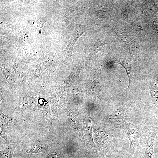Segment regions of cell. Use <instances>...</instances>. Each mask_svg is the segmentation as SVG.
I'll use <instances>...</instances> for the list:
<instances>
[{"instance_id":"6da1fadb","label":"cell","mask_w":158,"mask_h":158,"mask_svg":"<svg viewBox=\"0 0 158 158\" xmlns=\"http://www.w3.org/2000/svg\"><path fill=\"white\" fill-rule=\"evenodd\" d=\"M93 129L97 149L102 155L109 150L115 135L114 129L109 125L93 121Z\"/></svg>"},{"instance_id":"7a4b0ae2","label":"cell","mask_w":158,"mask_h":158,"mask_svg":"<svg viewBox=\"0 0 158 158\" xmlns=\"http://www.w3.org/2000/svg\"><path fill=\"white\" fill-rule=\"evenodd\" d=\"M158 133V127H152L143 134L137 147L145 158H153L155 137Z\"/></svg>"},{"instance_id":"3957f363","label":"cell","mask_w":158,"mask_h":158,"mask_svg":"<svg viewBox=\"0 0 158 158\" xmlns=\"http://www.w3.org/2000/svg\"><path fill=\"white\" fill-rule=\"evenodd\" d=\"M135 102L130 103L121 107L104 119V121L117 127H124L127 121Z\"/></svg>"},{"instance_id":"277c9868","label":"cell","mask_w":158,"mask_h":158,"mask_svg":"<svg viewBox=\"0 0 158 158\" xmlns=\"http://www.w3.org/2000/svg\"><path fill=\"white\" fill-rule=\"evenodd\" d=\"M88 3L87 1H79L68 8L65 15L67 24L78 21L88 10Z\"/></svg>"},{"instance_id":"5b68a950","label":"cell","mask_w":158,"mask_h":158,"mask_svg":"<svg viewBox=\"0 0 158 158\" xmlns=\"http://www.w3.org/2000/svg\"><path fill=\"white\" fill-rule=\"evenodd\" d=\"M107 44L105 41L100 39H90L85 44L82 55L90 63L96 54Z\"/></svg>"},{"instance_id":"8992f818","label":"cell","mask_w":158,"mask_h":158,"mask_svg":"<svg viewBox=\"0 0 158 158\" xmlns=\"http://www.w3.org/2000/svg\"><path fill=\"white\" fill-rule=\"evenodd\" d=\"M89 28L88 26L85 25L78 24L76 25L64 51L65 60L66 62L72 61L73 49L76 42L80 37L89 29Z\"/></svg>"},{"instance_id":"52a82bcc","label":"cell","mask_w":158,"mask_h":158,"mask_svg":"<svg viewBox=\"0 0 158 158\" xmlns=\"http://www.w3.org/2000/svg\"><path fill=\"white\" fill-rule=\"evenodd\" d=\"M124 128L127 132L129 141L128 158H132L140 139V132L138 127L130 123L128 120L126 122Z\"/></svg>"},{"instance_id":"ba28073f","label":"cell","mask_w":158,"mask_h":158,"mask_svg":"<svg viewBox=\"0 0 158 158\" xmlns=\"http://www.w3.org/2000/svg\"><path fill=\"white\" fill-rule=\"evenodd\" d=\"M52 97H50L47 100L44 98L39 99L36 104L33 111L36 110H40L42 113L43 117L47 121L49 126V132H52L53 121L51 118V103Z\"/></svg>"},{"instance_id":"9c48e42d","label":"cell","mask_w":158,"mask_h":158,"mask_svg":"<svg viewBox=\"0 0 158 158\" xmlns=\"http://www.w3.org/2000/svg\"><path fill=\"white\" fill-rule=\"evenodd\" d=\"M91 120L90 112L87 113L83 122L84 139H85L86 143L88 147L95 152L97 153V148L93 139Z\"/></svg>"},{"instance_id":"30bf717a","label":"cell","mask_w":158,"mask_h":158,"mask_svg":"<svg viewBox=\"0 0 158 158\" xmlns=\"http://www.w3.org/2000/svg\"><path fill=\"white\" fill-rule=\"evenodd\" d=\"M68 119L76 134L85 143L83 129L81 122L78 115L71 111L67 107L64 108Z\"/></svg>"},{"instance_id":"8fae6325","label":"cell","mask_w":158,"mask_h":158,"mask_svg":"<svg viewBox=\"0 0 158 158\" xmlns=\"http://www.w3.org/2000/svg\"><path fill=\"white\" fill-rule=\"evenodd\" d=\"M46 145L42 141L36 140L31 142L23 150L21 155L34 154L40 155L46 154L47 151Z\"/></svg>"},{"instance_id":"7c38bea8","label":"cell","mask_w":158,"mask_h":158,"mask_svg":"<svg viewBox=\"0 0 158 158\" xmlns=\"http://www.w3.org/2000/svg\"><path fill=\"white\" fill-rule=\"evenodd\" d=\"M51 103V118L53 122L58 118L60 110L66 102L65 95L60 93L52 98Z\"/></svg>"},{"instance_id":"4fadbf2b","label":"cell","mask_w":158,"mask_h":158,"mask_svg":"<svg viewBox=\"0 0 158 158\" xmlns=\"http://www.w3.org/2000/svg\"><path fill=\"white\" fill-rule=\"evenodd\" d=\"M18 145V143L15 142H7L0 149V158H12L14 151Z\"/></svg>"},{"instance_id":"5bb4252c","label":"cell","mask_w":158,"mask_h":158,"mask_svg":"<svg viewBox=\"0 0 158 158\" xmlns=\"http://www.w3.org/2000/svg\"><path fill=\"white\" fill-rule=\"evenodd\" d=\"M82 67L80 66L74 68L70 75L65 80V82L68 88H70L79 78V75L82 70Z\"/></svg>"},{"instance_id":"9a60e30c","label":"cell","mask_w":158,"mask_h":158,"mask_svg":"<svg viewBox=\"0 0 158 158\" xmlns=\"http://www.w3.org/2000/svg\"><path fill=\"white\" fill-rule=\"evenodd\" d=\"M20 102L19 107L21 110H25L30 108L32 105L36 104V100L35 98L29 96H23Z\"/></svg>"},{"instance_id":"2e32d148","label":"cell","mask_w":158,"mask_h":158,"mask_svg":"<svg viewBox=\"0 0 158 158\" xmlns=\"http://www.w3.org/2000/svg\"><path fill=\"white\" fill-rule=\"evenodd\" d=\"M150 93L153 103L158 109V79L151 83Z\"/></svg>"},{"instance_id":"e0dca14e","label":"cell","mask_w":158,"mask_h":158,"mask_svg":"<svg viewBox=\"0 0 158 158\" xmlns=\"http://www.w3.org/2000/svg\"><path fill=\"white\" fill-rule=\"evenodd\" d=\"M0 121L2 124L8 128V124L13 122L20 123L25 121V118L18 120L6 116L1 111L0 112Z\"/></svg>"},{"instance_id":"ac0fdd59","label":"cell","mask_w":158,"mask_h":158,"mask_svg":"<svg viewBox=\"0 0 158 158\" xmlns=\"http://www.w3.org/2000/svg\"><path fill=\"white\" fill-rule=\"evenodd\" d=\"M5 127L6 126L2 124H0V136L6 142H9V140L7 136V130Z\"/></svg>"},{"instance_id":"d6986e66","label":"cell","mask_w":158,"mask_h":158,"mask_svg":"<svg viewBox=\"0 0 158 158\" xmlns=\"http://www.w3.org/2000/svg\"><path fill=\"white\" fill-rule=\"evenodd\" d=\"M43 158H58V157L56 153H50Z\"/></svg>"},{"instance_id":"ffe728a7","label":"cell","mask_w":158,"mask_h":158,"mask_svg":"<svg viewBox=\"0 0 158 158\" xmlns=\"http://www.w3.org/2000/svg\"><path fill=\"white\" fill-rule=\"evenodd\" d=\"M133 158V157H132V158Z\"/></svg>"}]
</instances>
